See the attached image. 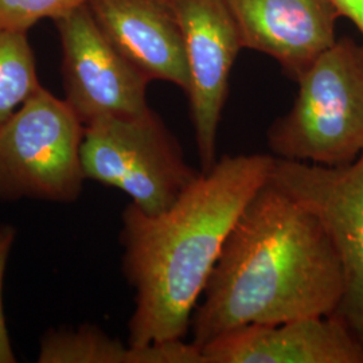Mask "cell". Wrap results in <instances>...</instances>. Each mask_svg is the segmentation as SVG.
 Wrapping results in <instances>:
<instances>
[{"label":"cell","mask_w":363,"mask_h":363,"mask_svg":"<svg viewBox=\"0 0 363 363\" xmlns=\"http://www.w3.org/2000/svg\"><path fill=\"white\" fill-rule=\"evenodd\" d=\"M86 6L108 40L144 77L171 82L187 94L190 72L169 0H89Z\"/></svg>","instance_id":"11"},{"label":"cell","mask_w":363,"mask_h":363,"mask_svg":"<svg viewBox=\"0 0 363 363\" xmlns=\"http://www.w3.org/2000/svg\"><path fill=\"white\" fill-rule=\"evenodd\" d=\"M276 156H222L155 216L133 203L121 214L123 273L135 289L128 345L184 339L234 222L269 181Z\"/></svg>","instance_id":"2"},{"label":"cell","mask_w":363,"mask_h":363,"mask_svg":"<svg viewBox=\"0 0 363 363\" xmlns=\"http://www.w3.org/2000/svg\"><path fill=\"white\" fill-rule=\"evenodd\" d=\"M343 18H347L363 37V0H335Z\"/></svg>","instance_id":"16"},{"label":"cell","mask_w":363,"mask_h":363,"mask_svg":"<svg viewBox=\"0 0 363 363\" xmlns=\"http://www.w3.org/2000/svg\"><path fill=\"white\" fill-rule=\"evenodd\" d=\"M40 86L27 33L0 28V127Z\"/></svg>","instance_id":"13"},{"label":"cell","mask_w":363,"mask_h":363,"mask_svg":"<svg viewBox=\"0 0 363 363\" xmlns=\"http://www.w3.org/2000/svg\"><path fill=\"white\" fill-rule=\"evenodd\" d=\"M81 163L86 179L121 190L151 216L171 208L202 172L189 164L178 139L151 108L86 124Z\"/></svg>","instance_id":"4"},{"label":"cell","mask_w":363,"mask_h":363,"mask_svg":"<svg viewBox=\"0 0 363 363\" xmlns=\"http://www.w3.org/2000/svg\"><path fill=\"white\" fill-rule=\"evenodd\" d=\"M206 363H363V346L335 315L235 328L201 347Z\"/></svg>","instance_id":"10"},{"label":"cell","mask_w":363,"mask_h":363,"mask_svg":"<svg viewBox=\"0 0 363 363\" xmlns=\"http://www.w3.org/2000/svg\"><path fill=\"white\" fill-rule=\"evenodd\" d=\"M169 1L179 21L190 72L187 96L195 143L202 172H208L217 163L220 116L242 43L226 0Z\"/></svg>","instance_id":"8"},{"label":"cell","mask_w":363,"mask_h":363,"mask_svg":"<svg viewBox=\"0 0 363 363\" xmlns=\"http://www.w3.org/2000/svg\"><path fill=\"white\" fill-rule=\"evenodd\" d=\"M62 48L65 100L84 125L108 116L145 112L147 77L117 52L88 6L55 21Z\"/></svg>","instance_id":"7"},{"label":"cell","mask_w":363,"mask_h":363,"mask_svg":"<svg viewBox=\"0 0 363 363\" xmlns=\"http://www.w3.org/2000/svg\"><path fill=\"white\" fill-rule=\"evenodd\" d=\"M189 347L183 340L147 346L124 345L91 325L50 330L40 339L39 363H184Z\"/></svg>","instance_id":"12"},{"label":"cell","mask_w":363,"mask_h":363,"mask_svg":"<svg viewBox=\"0 0 363 363\" xmlns=\"http://www.w3.org/2000/svg\"><path fill=\"white\" fill-rule=\"evenodd\" d=\"M242 49L267 54L298 81L337 42L335 0H226Z\"/></svg>","instance_id":"9"},{"label":"cell","mask_w":363,"mask_h":363,"mask_svg":"<svg viewBox=\"0 0 363 363\" xmlns=\"http://www.w3.org/2000/svg\"><path fill=\"white\" fill-rule=\"evenodd\" d=\"M16 240V229L13 225H0V363H15L16 357L7 328V320L3 307V284L9 259Z\"/></svg>","instance_id":"15"},{"label":"cell","mask_w":363,"mask_h":363,"mask_svg":"<svg viewBox=\"0 0 363 363\" xmlns=\"http://www.w3.org/2000/svg\"><path fill=\"white\" fill-rule=\"evenodd\" d=\"M84 132L65 100L40 86L0 127V201L74 202L86 179Z\"/></svg>","instance_id":"5"},{"label":"cell","mask_w":363,"mask_h":363,"mask_svg":"<svg viewBox=\"0 0 363 363\" xmlns=\"http://www.w3.org/2000/svg\"><path fill=\"white\" fill-rule=\"evenodd\" d=\"M269 179L323 222L345 274V294L333 315L363 346V154L339 167L276 157Z\"/></svg>","instance_id":"6"},{"label":"cell","mask_w":363,"mask_h":363,"mask_svg":"<svg viewBox=\"0 0 363 363\" xmlns=\"http://www.w3.org/2000/svg\"><path fill=\"white\" fill-rule=\"evenodd\" d=\"M291 111L269 127L276 157L325 167L363 154V45L339 39L298 81Z\"/></svg>","instance_id":"3"},{"label":"cell","mask_w":363,"mask_h":363,"mask_svg":"<svg viewBox=\"0 0 363 363\" xmlns=\"http://www.w3.org/2000/svg\"><path fill=\"white\" fill-rule=\"evenodd\" d=\"M89 0H0V28L25 31L42 19L54 22L85 6Z\"/></svg>","instance_id":"14"},{"label":"cell","mask_w":363,"mask_h":363,"mask_svg":"<svg viewBox=\"0 0 363 363\" xmlns=\"http://www.w3.org/2000/svg\"><path fill=\"white\" fill-rule=\"evenodd\" d=\"M345 294L342 261L320 218L271 179L241 211L195 307L198 347L235 328L328 316Z\"/></svg>","instance_id":"1"}]
</instances>
